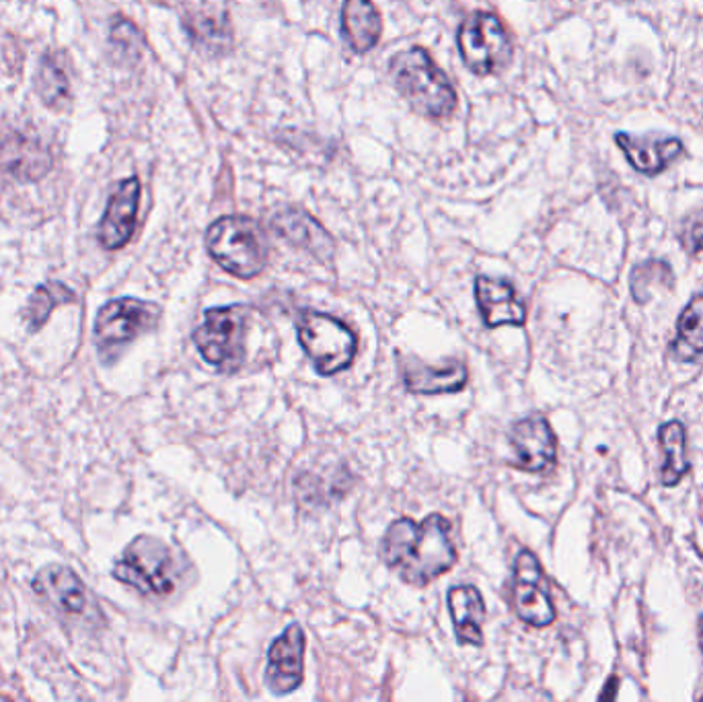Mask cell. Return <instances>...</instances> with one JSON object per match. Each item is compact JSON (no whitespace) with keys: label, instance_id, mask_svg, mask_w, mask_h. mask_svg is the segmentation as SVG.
Instances as JSON below:
<instances>
[{"label":"cell","instance_id":"cell-8","mask_svg":"<svg viewBox=\"0 0 703 702\" xmlns=\"http://www.w3.org/2000/svg\"><path fill=\"white\" fill-rule=\"evenodd\" d=\"M161 318L155 303L122 297L105 303L95 320V344L103 357L115 354L134 338L153 330Z\"/></svg>","mask_w":703,"mask_h":702},{"label":"cell","instance_id":"cell-9","mask_svg":"<svg viewBox=\"0 0 703 702\" xmlns=\"http://www.w3.org/2000/svg\"><path fill=\"white\" fill-rule=\"evenodd\" d=\"M33 591L48 601L62 618L95 624L101 618L100 606L89 593L76 572L62 565H48L33 579Z\"/></svg>","mask_w":703,"mask_h":702},{"label":"cell","instance_id":"cell-24","mask_svg":"<svg viewBox=\"0 0 703 702\" xmlns=\"http://www.w3.org/2000/svg\"><path fill=\"white\" fill-rule=\"evenodd\" d=\"M35 83H38V93L42 95L43 103H48V105L64 102V97L69 93L66 73L58 64L56 59H52V56H45L42 60Z\"/></svg>","mask_w":703,"mask_h":702},{"label":"cell","instance_id":"cell-16","mask_svg":"<svg viewBox=\"0 0 703 702\" xmlns=\"http://www.w3.org/2000/svg\"><path fill=\"white\" fill-rule=\"evenodd\" d=\"M469 381L467 367L453 361L443 367H428L420 361H405L403 383L407 392L420 395L457 394Z\"/></svg>","mask_w":703,"mask_h":702},{"label":"cell","instance_id":"cell-14","mask_svg":"<svg viewBox=\"0 0 703 702\" xmlns=\"http://www.w3.org/2000/svg\"><path fill=\"white\" fill-rule=\"evenodd\" d=\"M475 301L486 328H520L527 322V311L520 303L515 287L503 278H475Z\"/></svg>","mask_w":703,"mask_h":702},{"label":"cell","instance_id":"cell-4","mask_svg":"<svg viewBox=\"0 0 703 702\" xmlns=\"http://www.w3.org/2000/svg\"><path fill=\"white\" fill-rule=\"evenodd\" d=\"M112 575L143 596L163 598L177 587L179 562L169 544L153 536H138L126 546Z\"/></svg>","mask_w":703,"mask_h":702},{"label":"cell","instance_id":"cell-3","mask_svg":"<svg viewBox=\"0 0 703 702\" xmlns=\"http://www.w3.org/2000/svg\"><path fill=\"white\" fill-rule=\"evenodd\" d=\"M206 249L223 270L237 278H254L268 264V241L259 223L244 215L215 220L206 231Z\"/></svg>","mask_w":703,"mask_h":702},{"label":"cell","instance_id":"cell-26","mask_svg":"<svg viewBox=\"0 0 703 702\" xmlns=\"http://www.w3.org/2000/svg\"><path fill=\"white\" fill-rule=\"evenodd\" d=\"M681 241H683V248L688 249L690 254L703 251V208L685 220V227L681 231Z\"/></svg>","mask_w":703,"mask_h":702},{"label":"cell","instance_id":"cell-19","mask_svg":"<svg viewBox=\"0 0 703 702\" xmlns=\"http://www.w3.org/2000/svg\"><path fill=\"white\" fill-rule=\"evenodd\" d=\"M383 33V19L373 0H344L342 7V35L345 44L356 54L371 52Z\"/></svg>","mask_w":703,"mask_h":702},{"label":"cell","instance_id":"cell-13","mask_svg":"<svg viewBox=\"0 0 703 702\" xmlns=\"http://www.w3.org/2000/svg\"><path fill=\"white\" fill-rule=\"evenodd\" d=\"M138 205H141V182L136 177L120 182L101 219L100 241L103 248L120 249L128 244L136 227Z\"/></svg>","mask_w":703,"mask_h":702},{"label":"cell","instance_id":"cell-21","mask_svg":"<svg viewBox=\"0 0 703 702\" xmlns=\"http://www.w3.org/2000/svg\"><path fill=\"white\" fill-rule=\"evenodd\" d=\"M671 351L676 361L683 363L695 361L703 354V293L695 295L681 311Z\"/></svg>","mask_w":703,"mask_h":702},{"label":"cell","instance_id":"cell-18","mask_svg":"<svg viewBox=\"0 0 703 702\" xmlns=\"http://www.w3.org/2000/svg\"><path fill=\"white\" fill-rule=\"evenodd\" d=\"M273 229L292 246L313 254L319 260L333 256V239L311 215L302 210H285L273 219Z\"/></svg>","mask_w":703,"mask_h":702},{"label":"cell","instance_id":"cell-10","mask_svg":"<svg viewBox=\"0 0 703 702\" xmlns=\"http://www.w3.org/2000/svg\"><path fill=\"white\" fill-rule=\"evenodd\" d=\"M513 606L518 618L535 629L549 627L556 620V608L547 591L544 569L531 550H520L515 560Z\"/></svg>","mask_w":703,"mask_h":702},{"label":"cell","instance_id":"cell-6","mask_svg":"<svg viewBox=\"0 0 703 702\" xmlns=\"http://www.w3.org/2000/svg\"><path fill=\"white\" fill-rule=\"evenodd\" d=\"M247 320V306L208 309L200 326L194 330V344L201 359L223 373L239 371L245 361Z\"/></svg>","mask_w":703,"mask_h":702},{"label":"cell","instance_id":"cell-7","mask_svg":"<svg viewBox=\"0 0 703 702\" xmlns=\"http://www.w3.org/2000/svg\"><path fill=\"white\" fill-rule=\"evenodd\" d=\"M461 59L475 74L500 73L513 59V40L503 21L492 13L475 11L459 30Z\"/></svg>","mask_w":703,"mask_h":702},{"label":"cell","instance_id":"cell-17","mask_svg":"<svg viewBox=\"0 0 703 702\" xmlns=\"http://www.w3.org/2000/svg\"><path fill=\"white\" fill-rule=\"evenodd\" d=\"M448 612L453 618L455 637L461 644H484V618H486V603L474 586H455L446 593Z\"/></svg>","mask_w":703,"mask_h":702},{"label":"cell","instance_id":"cell-2","mask_svg":"<svg viewBox=\"0 0 703 702\" xmlns=\"http://www.w3.org/2000/svg\"><path fill=\"white\" fill-rule=\"evenodd\" d=\"M391 76L403 100L420 116L443 120L457 110V93L424 48H410L391 60Z\"/></svg>","mask_w":703,"mask_h":702},{"label":"cell","instance_id":"cell-23","mask_svg":"<svg viewBox=\"0 0 703 702\" xmlns=\"http://www.w3.org/2000/svg\"><path fill=\"white\" fill-rule=\"evenodd\" d=\"M673 285V270L666 262L661 260H648V262L635 266L632 272V295L633 301L644 306L659 287L669 289Z\"/></svg>","mask_w":703,"mask_h":702},{"label":"cell","instance_id":"cell-11","mask_svg":"<svg viewBox=\"0 0 703 702\" xmlns=\"http://www.w3.org/2000/svg\"><path fill=\"white\" fill-rule=\"evenodd\" d=\"M304 630L299 624H290L268 649L266 686L276 696H285L301 686L304 670Z\"/></svg>","mask_w":703,"mask_h":702},{"label":"cell","instance_id":"cell-25","mask_svg":"<svg viewBox=\"0 0 703 702\" xmlns=\"http://www.w3.org/2000/svg\"><path fill=\"white\" fill-rule=\"evenodd\" d=\"M189 30L194 40L201 42L204 48H213L216 52H220L225 44L230 42L229 21L225 16H200L189 25Z\"/></svg>","mask_w":703,"mask_h":702},{"label":"cell","instance_id":"cell-20","mask_svg":"<svg viewBox=\"0 0 703 702\" xmlns=\"http://www.w3.org/2000/svg\"><path fill=\"white\" fill-rule=\"evenodd\" d=\"M659 443H661L664 464L661 468L662 486H676L683 481V476L690 472L688 460V433L685 426L679 421H669L659 429Z\"/></svg>","mask_w":703,"mask_h":702},{"label":"cell","instance_id":"cell-15","mask_svg":"<svg viewBox=\"0 0 703 702\" xmlns=\"http://www.w3.org/2000/svg\"><path fill=\"white\" fill-rule=\"evenodd\" d=\"M616 143L626 153L633 169L647 176H657L669 163L683 153V145L676 138H657V136H632L628 132H618Z\"/></svg>","mask_w":703,"mask_h":702},{"label":"cell","instance_id":"cell-1","mask_svg":"<svg viewBox=\"0 0 703 702\" xmlns=\"http://www.w3.org/2000/svg\"><path fill=\"white\" fill-rule=\"evenodd\" d=\"M381 558L407 586H431L457 562V548L451 538V522L432 513L424 522L400 517L389 526L381 541Z\"/></svg>","mask_w":703,"mask_h":702},{"label":"cell","instance_id":"cell-22","mask_svg":"<svg viewBox=\"0 0 703 702\" xmlns=\"http://www.w3.org/2000/svg\"><path fill=\"white\" fill-rule=\"evenodd\" d=\"M76 295L72 289L62 282H45L42 287L35 289V293L29 299L28 309H25V322L31 332L43 328V323L50 320L52 311L58 306L64 303H74Z\"/></svg>","mask_w":703,"mask_h":702},{"label":"cell","instance_id":"cell-27","mask_svg":"<svg viewBox=\"0 0 703 702\" xmlns=\"http://www.w3.org/2000/svg\"><path fill=\"white\" fill-rule=\"evenodd\" d=\"M702 647H703V616H702Z\"/></svg>","mask_w":703,"mask_h":702},{"label":"cell","instance_id":"cell-12","mask_svg":"<svg viewBox=\"0 0 703 702\" xmlns=\"http://www.w3.org/2000/svg\"><path fill=\"white\" fill-rule=\"evenodd\" d=\"M510 447L517 455L515 466L523 472H547L556 466L558 441L544 416H527L510 429Z\"/></svg>","mask_w":703,"mask_h":702},{"label":"cell","instance_id":"cell-5","mask_svg":"<svg viewBox=\"0 0 703 702\" xmlns=\"http://www.w3.org/2000/svg\"><path fill=\"white\" fill-rule=\"evenodd\" d=\"M297 337L317 373L325 378L352 365L359 351V338L352 332V328L335 320L330 313L313 309L302 311L297 323Z\"/></svg>","mask_w":703,"mask_h":702}]
</instances>
